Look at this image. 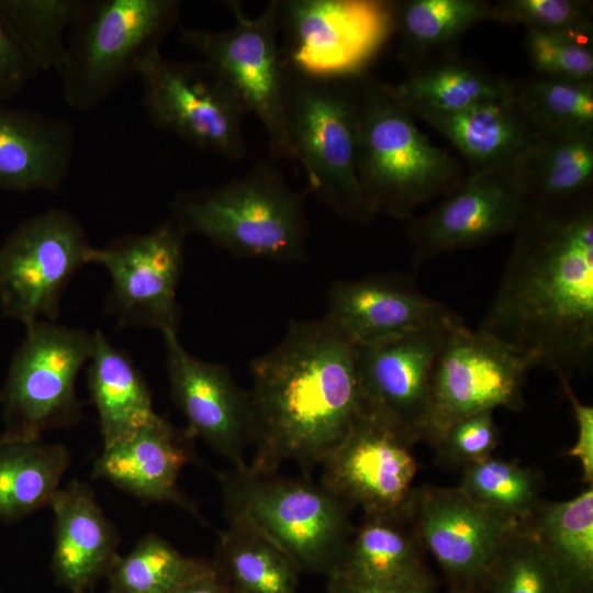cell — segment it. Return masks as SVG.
I'll list each match as a JSON object with an SVG mask.
<instances>
[{
  "mask_svg": "<svg viewBox=\"0 0 593 593\" xmlns=\"http://www.w3.org/2000/svg\"><path fill=\"white\" fill-rule=\"evenodd\" d=\"M479 327L527 366L570 380L593 355V206L529 201Z\"/></svg>",
  "mask_w": 593,
  "mask_h": 593,
  "instance_id": "obj_1",
  "label": "cell"
},
{
  "mask_svg": "<svg viewBox=\"0 0 593 593\" xmlns=\"http://www.w3.org/2000/svg\"><path fill=\"white\" fill-rule=\"evenodd\" d=\"M250 373L254 471L320 465L360 414L357 346L326 316L291 322L282 342L251 361Z\"/></svg>",
  "mask_w": 593,
  "mask_h": 593,
  "instance_id": "obj_2",
  "label": "cell"
},
{
  "mask_svg": "<svg viewBox=\"0 0 593 593\" xmlns=\"http://www.w3.org/2000/svg\"><path fill=\"white\" fill-rule=\"evenodd\" d=\"M355 161L376 215L411 221L415 210L465 177L460 161L432 144L394 87L367 72L357 78Z\"/></svg>",
  "mask_w": 593,
  "mask_h": 593,
  "instance_id": "obj_3",
  "label": "cell"
},
{
  "mask_svg": "<svg viewBox=\"0 0 593 593\" xmlns=\"http://www.w3.org/2000/svg\"><path fill=\"white\" fill-rule=\"evenodd\" d=\"M170 211L186 236L202 235L235 256L278 262L305 258L304 193L269 161L216 186L180 190Z\"/></svg>",
  "mask_w": 593,
  "mask_h": 593,
  "instance_id": "obj_4",
  "label": "cell"
},
{
  "mask_svg": "<svg viewBox=\"0 0 593 593\" xmlns=\"http://www.w3.org/2000/svg\"><path fill=\"white\" fill-rule=\"evenodd\" d=\"M228 524L243 525L278 547L300 569L334 574L354 532L350 507L305 478L254 471L219 474Z\"/></svg>",
  "mask_w": 593,
  "mask_h": 593,
  "instance_id": "obj_5",
  "label": "cell"
},
{
  "mask_svg": "<svg viewBox=\"0 0 593 593\" xmlns=\"http://www.w3.org/2000/svg\"><path fill=\"white\" fill-rule=\"evenodd\" d=\"M181 7L178 0H85L59 72L65 103L91 110L137 76L179 23Z\"/></svg>",
  "mask_w": 593,
  "mask_h": 593,
  "instance_id": "obj_6",
  "label": "cell"
},
{
  "mask_svg": "<svg viewBox=\"0 0 593 593\" xmlns=\"http://www.w3.org/2000/svg\"><path fill=\"white\" fill-rule=\"evenodd\" d=\"M288 126L293 160L302 166L306 192L340 217L369 224L376 216L356 171L357 78L321 79L287 66Z\"/></svg>",
  "mask_w": 593,
  "mask_h": 593,
  "instance_id": "obj_7",
  "label": "cell"
},
{
  "mask_svg": "<svg viewBox=\"0 0 593 593\" xmlns=\"http://www.w3.org/2000/svg\"><path fill=\"white\" fill-rule=\"evenodd\" d=\"M235 24L226 30L180 27V41L195 51L262 123L273 159H292L288 126L287 65L279 42L278 0L255 18L238 1H225Z\"/></svg>",
  "mask_w": 593,
  "mask_h": 593,
  "instance_id": "obj_8",
  "label": "cell"
},
{
  "mask_svg": "<svg viewBox=\"0 0 593 593\" xmlns=\"http://www.w3.org/2000/svg\"><path fill=\"white\" fill-rule=\"evenodd\" d=\"M25 329L0 389L3 434L41 438L81 419L76 381L91 357L93 333L45 320Z\"/></svg>",
  "mask_w": 593,
  "mask_h": 593,
  "instance_id": "obj_9",
  "label": "cell"
},
{
  "mask_svg": "<svg viewBox=\"0 0 593 593\" xmlns=\"http://www.w3.org/2000/svg\"><path fill=\"white\" fill-rule=\"evenodd\" d=\"M286 65L309 77L354 79L395 31V3L369 0H278Z\"/></svg>",
  "mask_w": 593,
  "mask_h": 593,
  "instance_id": "obj_10",
  "label": "cell"
},
{
  "mask_svg": "<svg viewBox=\"0 0 593 593\" xmlns=\"http://www.w3.org/2000/svg\"><path fill=\"white\" fill-rule=\"evenodd\" d=\"M137 77L144 111L157 128L233 161L246 157L247 112L205 61L170 59L157 52Z\"/></svg>",
  "mask_w": 593,
  "mask_h": 593,
  "instance_id": "obj_11",
  "label": "cell"
},
{
  "mask_svg": "<svg viewBox=\"0 0 593 593\" xmlns=\"http://www.w3.org/2000/svg\"><path fill=\"white\" fill-rule=\"evenodd\" d=\"M81 223L52 208L19 224L0 245V310L26 325L56 322L61 295L72 276L90 264Z\"/></svg>",
  "mask_w": 593,
  "mask_h": 593,
  "instance_id": "obj_12",
  "label": "cell"
},
{
  "mask_svg": "<svg viewBox=\"0 0 593 593\" xmlns=\"http://www.w3.org/2000/svg\"><path fill=\"white\" fill-rule=\"evenodd\" d=\"M528 370L503 343L458 322L434 363L422 440L434 446L449 425L474 413L496 407L522 410Z\"/></svg>",
  "mask_w": 593,
  "mask_h": 593,
  "instance_id": "obj_13",
  "label": "cell"
},
{
  "mask_svg": "<svg viewBox=\"0 0 593 593\" xmlns=\"http://www.w3.org/2000/svg\"><path fill=\"white\" fill-rule=\"evenodd\" d=\"M449 589L481 593L485 578L522 523L471 500L459 486L414 489L403 512Z\"/></svg>",
  "mask_w": 593,
  "mask_h": 593,
  "instance_id": "obj_14",
  "label": "cell"
},
{
  "mask_svg": "<svg viewBox=\"0 0 593 593\" xmlns=\"http://www.w3.org/2000/svg\"><path fill=\"white\" fill-rule=\"evenodd\" d=\"M184 237L168 217L149 232L93 247L90 264L109 273L107 309L120 326L178 331L177 289L184 265Z\"/></svg>",
  "mask_w": 593,
  "mask_h": 593,
  "instance_id": "obj_15",
  "label": "cell"
},
{
  "mask_svg": "<svg viewBox=\"0 0 593 593\" xmlns=\"http://www.w3.org/2000/svg\"><path fill=\"white\" fill-rule=\"evenodd\" d=\"M443 197L432 211L410 221L415 267L515 232L529 203L517 165L471 171Z\"/></svg>",
  "mask_w": 593,
  "mask_h": 593,
  "instance_id": "obj_16",
  "label": "cell"
},
{
  "mask_svg": "<svg viewBox=\"0 0 593 593\" xmlns=\"http://www.w3.org/2000/svg\"><path fill=\"white\" fill-rule=\"evenodd\" d=\"M461 318L370 346H357L360 413L411 443L422 440L434 363Z\"/></svg>",
  "mask_w": 593,
  "mask_h": 593,
  "instance_id": "obj_17",
  "label": "cell"
},
{
  "mask_svg": "<svg viewBox=\"0 0 593 593\" xmlns=\"http://www.w3.org/2000/svg\"><path fill=\"white\" fill-rule=\"evenodd\" d=\"M413 443L360 413L325 456L321 484L365 515L403 513L414 490Z\"/></svg>",
  "mask_w": 593,
  "mask_h": 593,
  "instance_id": "obj_18",
  "label": "cell"
},
{
  "mask_svg": "<svg viewBox=\"0 0 593 593\" xmlns=\"http://www.w3.org/2000/svg\"><path fill=\"white\" fill-rule=\"evenodd\" d=\"M171 398L186 418V430L203 439L232 467L248 465L251 421L247 391L240 389L228 369L191 355L177 331L161 333Z\"/></svg>",
  "mask_w": 593,
  "mask_h": 593,
  "instance_id": "obj_19",
  "label": "cell"
},
{
  "mask_svg": "<svg viewBox=\"0 0 593 593\" xmlns=\"http://www.w3.org/2000/svg\"><path fill=\"white\" fill-rule=\"evenodd\" d=\"M325 316L357 346L385 343L460 318L424 294L411 277L398 273L334 282Z\"/></svg>",
  "mask_w": 593,
  "mask_h": 593,
  "instance_id": "obj_20",
  "label": "cell"
},
{
  "mask_svg": "<svg viewBox=\"0 0 593 593\" xmlns=\"http://www.w3.org/2000/svg\"><path fill=\"white\" fill-rule=\"evenodd\" d=\"M193 437L156 414L130 437L102 448L92 475L145 502L169 503L198 516L178 478L197 460Z\"/></svg>",
  "mask_w": 593,
  "mask_h": 593,
  "instance_id": "obj_21",
  "label": "cell"
},
{
  "mask_svg": "<svg viewBox=\"0 0 593 593\" xmlns=\"http://www.w3.org/2000/svg\"><path fill=\"white\" fill-rule=\"evenodd\" d=\"M49 507L54 514V580L70 593L91 592L119 556L118 530L91 488L79 480L59 488Z\"/></svg>",
  "mask_w": 593,
  "mask_h": 593,
  "instance_id": "obj_22",
  "label": "cell"
},
{
  "mask_svg": "<svg viewBox=\"0 0 593 593\" xmlns=\"http://www.w3.org/2000/svg\"><path fill=\"white\" fill-rule=\"evenodd\" d=\"M75 138L63 119L0 103V189L57 191L69 174Z\"/></svg>",
  "mask_w": 593,
  "mask_h": 593,
  "instance_id": "obj_23",
  "label": "cell"
},
{
  "mask_svg": "<svg viewBox=\"0 0 593 593\" xmlns=\"http://www.w3.org/2000/svg\"><path fill=\"white\" fill-rule=\"evenodd\" d=\"M423 549L403 513L365 515L331 577L361 584L436 590Z\"/></svg>",
  "mask_w": 593,
  "mask_h": 593,
  "instance_id": "obj_24",
  "label": "cell"
},
{
  "mask_svg": "<svg viewBox=\"0 0 593 593\" xmlns=\"http://www.w3.org/2000/svg\"><path fill=\"white\" fill-rule=\"evenodd\" d=\"M446 137L472 166V171L515 166L538 133L511 97L456 112L411 111Z\"/></svg>",
  "mask_w": 593,
  "mask_h": 593,
  "instance_id": "obj_25",
  "label": "cell"
},
{
  "mask_svg": "<svg viewBox=\"0 0 593 593\" xmlns=\"http://www.w3.org/2000/svg\"><path fill=\"white\" fill-rule=\"evenodd\" d=\"M87 366L88 389L99 417L102 448L130 437L157 414L138 368L100 331L93 332V348Z\"/></svg>",
  "mask_w": 593,
  "mask_h": 593,
  "instance_id": "obj_26",
  "label": "cell"
},
{
  "mask_svg": "<svg viewBox=\"0 0 593 593\" xmlns=\"http://www.w3.org/2000/svg\"><path fill=\"white\" fill-rule=\"evenodd\" d=\"M523 524L546 552L561 593H593V485L567 501H542Z\"/></svg>",
  "mask_w": 593,
  "mask_h": 593,
  "instance_id": "obj_27",
  "label": "cell"
},
{
  "mask_svg": "<svg viewBox=\"0 0 593 593\" xmlns=\"http://www.w3.org/2000/svg\"><path fill=\"white\" fill-rule=\"evenodd\" d=\"M71 462L68 448L41 438L0 436V524L49 506Z\"/></svg>",
  "mask_w": 593,
  "mask_h": 593,
  "instance_id": "obj_28",
  "label": "cell"
},
{
  "mask_svg": "<svg viewBox=\"0 0 593 593\" xmlns=\"http://www.w3.org/2000/svg\"><path fill=\"white\" fill-rule=\"evenodd\" d=\"M393 87L410 111L456 112L513 93V82L452 56L424 61Z\"/></svg>",
  "mask_w": 593,
  "mask_h": 593,
  "instance_id": "obj_29",
  "label": "cell"
},
{
  "mask_svg": "<svg viewBox=\"0 0 593 593\" xmlns=\"http://www.w3.org/2000/svg\"><path fill=\"white\" fill-rule=\"evenodd\" d=\"M516 165L529 201L561 203L581 197L593 179V133L539 135Z\"/></svg>",
  "mask_w": 593,
  "mask_h": 593,
  "instance_id": "obj_30",
  "label": "cell"
},
{
  "mask_svg": "<svg viewBox=\"0 0 593 593\" xmlns=\"http://www.w3.org/2000/svg\"><path fill=\"white\" fill-rule=\"evenodd\" d=\"M213 561L235 593H298L296 564L243 525L228 524L221 533Z\"/></svg>",
  "mask_w": 593,
  "mask_h": 593,
  "instance_id": "obj_31",
  "label": "cell"
},
{
  "mask_svg": "<svg viewBox=\"0 0 593 593\" xmlns=\"http://www.w3.org/2000/svg\"><path fill=\"white\" fill-rule=\"evenodd\" d=\"M395 3L400 58L410 71L434 51L458 40L474 24L489 20L491 2L481 0H409Z\"/></svg>",
  "mask_w": 593,
  "mask_h": 593,
  "instance_id": "obj_32",
  "label": "cell"
},
{
  "mask_svg": "<svg viewBox=\"0 0 593 593\" xmlns=\"http://www.w3.org/2000/svg\"><path fill=\"white\" fill-rule=\"evenodd\" d=\"M85 0H0V19L38 72H60Z\"/></svg>",
  "mask_w": 593,
  "mask_h": 593,
  "instance_id": "obj_33",
  "label": "cell"
},
{
  "mask_svg": "<svg viewBox=\"0 0 593 593\" xmlns=\"http://www.w3.org/2000/svg\"><path fill=\"white\" fill-rule=\"evenodd\" d=\"M513 99L538 135L593 133V81L539 76L513 82Z\"/></svg>",
  "mask_w": 593,
  "mask_h": 593,
  "instance_id": "obj_34",
  "label": "cell"
},
{
  "mask_svg": "<svg viewBox=\"0 0 593 593\" xmlns=\"http://www.w3.org/2000/svg\"><path fill=\"white\" fill-rule=\"evenodd\" d=\"M541 485L536 470L490 456L463 468L459 488L480 505L525 523L542 502Z\"/></svg>",
  "mask_w": 593,
  "mask_h": 593,
  "instance_id": "obj_35",
  "label": "cell"
},
{
  "mask_svg": "<svg viewBox=\"0 0 593 593\" xmlns=\"http://www.w3.org/2000/svg\"><path fill=\"white\" fill-rule=\"evenodd\" d=\"M193 561L159 535L146 534L115 558L105 575L107 593H170Z\"/></svg>",
  "mask_w": 593,
  "mask_h": 593,
  "instance_id": "obj_36",
  "label": "cell"
},
{
  "mask_svg": "<svg viewBox=\"0 0 593 593\" xmlns=\"http://www.w3.org/2000/svg\"><path fill=\"white\" fill-rule=\"evenodd\" d=\"M481 593H561L546 552L523 523L495 558Z\"/></svg>",
  "mask_w": 593,
  "mask_h": 593,
  "instance_id": "obj_37",
  "label": "cell"
},
{
  "mask_svg": "<svg viewBox=\"0 0 593 593\" xmlns=\"http://www.w3.org/2000/svg\"><path fill=\"white\" fill-rule=\"evenodd\" d=\"M525 43L540 76L593 81L592 31L528 30Z\"/></svg>",
  "mask_w": 593,
  "mask_h": 593,
  "instance_id": "obj_38",
  "label": "cell"
},
{
  "mask_svg": "<svg viewBox=\"0 0 593 593\" xmlns=\"http://www.w3.org/2000/svg\"><path fill=\"white\" fill-rule=\"evenodd\" d=\"M489 20L534 31H592V3L582 0H502Z\"/></svg>",
  "mask_w": 593,
  "mask_h": 593,
  "instance_id": "obj_39",
  "label": "cell"
},
{
  "mask_svg": "<svg viewBox=\"0 0 593 593\" xmlns=\"http://www.w3.org/2000/svg\"><path fill=\"white\" fill-rule=\"evenodd\" d=\"M499 439L493 411H483L454 422L433 447L441 462L465 468L492 456Z\"/></svg>",
  "mask_w": 593,
  "mask_h": 593,
  "instance_id": "obj_40",
  "label": "cell"
},
{
  "mask_svg": "<svg viewBox=\"0 0 593 593\" xmlns=\"http://www.w3.org/2000/svg\"><path fill=\"white\" fill-rule=\"evenodd\" d=\"M40 74L0 19V103L20 94Z\"/></svg>",
  "mask_w": 593,
  "mask_h": 593,
  "instance_id": "obj_41",
  "label": "cell"
},
{
  "mask_svg": "<svg viewBox=\"0 0 593 593\" xmlns=\"http://www.w3.org/2000/svg\"><path fill=\"white\" fill-rule=\"evenodd\" d=\"M561 387L568 398L575 425L577 439L573 446L567 451V456L575 458L582 470V481L586 486L593 485V407L581 402L568 380L560 379Z\"/></svg>",
  "mask_w": 593,
  "mask_h": 593,
  "instance_id": "obj_42",
  "label": "cell"
},
{
  "mask_svg": "<svg viewBox=\"0 0 593 593\" xmlns=\"http://www.w3.org/2000/svg\"><path fill=\"white\" fill-rule=\"evenodd\" d=\"M170 593H235L213 559L194 558L186 575Z\"/></svg>",
  "mask_w": 593,
  "mask_h": 593,
  "instance_id": "obj_43",
  "label": "cell"
},
{
  "mask_svg": "<svg viewBox=\"0 0 593 593\" xmlns=\"http://www.w3.org/2000/svg\"><path fill=\"white\" fill-rule=\"evenodd\" d=\"M326 593H435V590L361 584L338 577H331L328 578Z\"/></svg>",
  "mask_w": 593,
  "mask_h": 593,
  "instance_id": "obj_44",
  "label": "cell"
},
{
  "mask_svg": "<svg viewBox=\"0 0 593 593\" xmlns=\"http://www.w3.org/2000/svg\"><path fill=\"white\" fill-rule=\"evenodd\" d=\"M446 593H477V592H469V591L448 589V591Z\"/></svg>",
  "mask_w": 593,
  "mask_h": 593,
  "instance_id": "obj_45",
  "label": "cell"
},
{
  "mask_svg": "<svg viewBox=\"0 0 593 593\" xmlns=\"http://www.w3.org/2000/svg\"><path fill=\"white\" fill-rule=\"evenodd\" d=\"M0 593H2L1 586H0Z\"/></svg>",
  "mask_w": 593,
  "mask_h": 593,
  "instance_id": "obj_46",
  "label": "cell"
},
{
  "mask_svg": "<svg viewBox=\"0 0 593 593\" xmlns=\"http://www.w3.org/2000/svg\"><path fill=\"white\" fill-rule=\"evenodd\" d=\"M87 593H92V591H91V592H87Z\"/></svg>",
  "mask_w": 593,
  "mask_h": 593,
  "instance_id": "obj_47",
  "label": "cell"
}]
</instances>
